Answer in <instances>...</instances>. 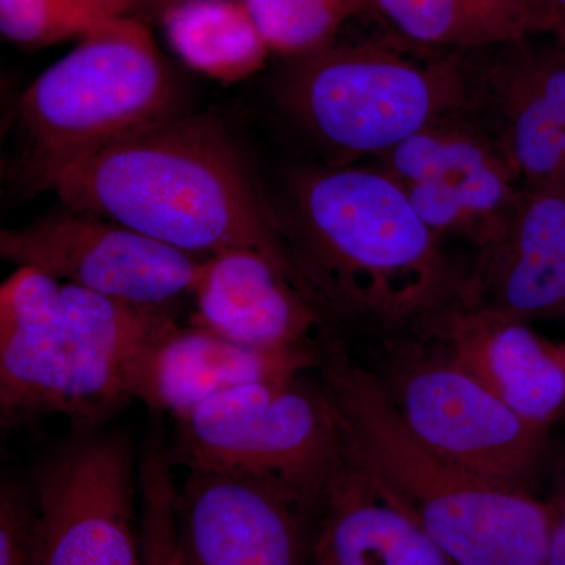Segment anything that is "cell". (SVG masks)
<instances>
[{"label":"cell","instance_id":"6da1fadb","mask_svg":"<svg viewBox=\"0 0 565 565\" xmlns=\"http://www.w3.org/2000/svg\"><path fill=\"white\" fill-rule=\"evenodd\" d=\"M50 191L68 210L200 258L256 250L297 270L282 215L225 126L204 115H178L117 141L58 174Z\"/></svg>","mask_w":565,"mask_h":565},{"label":"cell","instance_id":"7a4b0ae2","mask_svg":"<svg viewBox=\"0 0 565 565\" xmlns=\"http://www.w3.org/2000/svg\"><path fill=\"white\" fill-rule=\"evenodd\" d=\"M321 385L345 452L456 565H546L555 509L525 490L435 455L401 418L384 382L333 341L318 351Z\"/></svg>","mask_w":565,"mask_h":565},{"label":"cell","instance_id":"3957f363","mask_svg":"<svg viewBox=\"0 0 565 565\" xmlns=\"http://www.w3.org/2000/svg\"><path fill=\"white\" fill-rule=\"evenodd\" d=\"M282 221L321 311L388 323L433 313L444 300L448 266L438 236L381 167L294 174Z\"/></svg>","mask_w":565,"mask_h":565},{"label":"cell","instance_id":"277c9868","mask_svg":"<svg viewBox=\"0 0 565 565\" xmlns=\"http://www.w3.org/2000/svg\"><path fill=\"white\" fill-rule=\"evenodd\" d=\"M181 87L143 22L103 17L22 93L21 180L50 191L74 163L178 117Z\"/></svg>","mask_w":565,"mask_h":565},{"label":"cell","instance_id":"5b68a950","mask_svg":"<svg viewBox=\"0 0 565 565\" xmlns=\"http://www.w3.org/2000/svg\"><path fill=\"white\" fill-rule=\"evenodd\" d=\"M404 40L334 44L294 57L278 102L333 163L381 158L427 126L470 109L462 52L423 54Z\"/></svg>","mask_w":565,"mask_h":565},{"label":"cell","instance_id":"8992f818","mask_svg":"<svg viewBox=\"0 0 565 565\" xmlns=\"http://www.w3.org/2000/svg\"><path fill=\"white\" fill-rule=\"evenodd\" d=\"M177 424L173 463L277 482L313 501H321L343 455L326 390L302 375L236 386Z\"/></svg>","mask_w":565,"mask_h":565},{"label":"cell","instance_id":"52a82bcc","mask_svg":"<svg viewBox=\"0 0 565 565\" xmlns=\"http://www.w3.org/2000/svg\"><path fill=\"white\" fill-rule=\"evenodd\" d=\"M136 476L121 435H84L33 478L35 565H143Z\"/></svg>","mask_w":565,"mask_h":565},{"label":"cell","instance_id":"ba28073f","mask_svg":"<svg viewBox=\"0 0 565 565\" xmlns=\"http://www.w3.org/2000/svg\"><path fill=\"white\" fill-rule=\"evenodd\" d=\"M0 255L63 285L154 308H170L192 294L204 263L120 223L68 207L24 228L3 230Z\"/></svg>","mask_w":565,"mask_h":565},{"label":"cell","instance_id":"9c48e42d","mask_svg":"<svg viewBox=\"0 0 565 565\" xmlns=\"http://www.w3.org/2000/svg\"><path fill=\"white\" fill-rule=\"evenodd\" d=\"M388 392L435 455L492 484L530 492L548 427L515 414L448 359L405 367Z\"/></svg>","mask_w":565,"mask_h":565},{"label":"cell","instance_id":"30bf717a","mask_svg":"<svg viewBox=\"0 0 565 565\" xmlns=\"http://www.w3.org/2000/svg\"><path fill=\"white\" fill-rule=\"evenodd\" d=\"M437 236L484 243L523 184L492 132L470 111L422 129L377 158Z\"/></svg>","mask_w":565,"mask_h":565},{"label":"cell","instance_id":"8fae6325","mask_svg":"<svg viewBox=\"0 0 565 565\" xmlns=\"http://www.w3.org/2000/svg\"><path fill=\"white\" fill-rule=\"evenodd\" d=\"M319 503L277 482L188 470L178 489L185 565H308Z\"/></svg>","mask_w":565,"mask_h":565},{"label":"cell","instance_id":"7c38bea8","mask_svg":"<svg viewBox=\"0 0 565 565\" xmlns=\"http://www.w3.org/2000/svg\"><path fill=\"white\" fill-rule=\"evenodd\" d=\"M555 39V36H553ZM534 40L497 47L471 70L470 111L493 134L523 185L565 192V52Z\"/></svg>","mask_w":565,"mask_h":565},{"label":"cell","instance_id":"4fadbf2b","mask_svg":"<svg viewBox=\"0 0 565 565\" xmlns=\"http://www.w3.org/2000/svg\"><path fill=\"white\" fill-rule=\"evenodd\" d=\"M460 305L515 321L565 316V192L523 185L479 245Z\"/></svg>","mask_w":565,"mask_h":565},{"label":"cell","instance_id":"5bb4252c","mask_svg":"<svg viewBox=\"0 0 565 565\" xmlns=\"http://www.w3.org/2000/svg\"><path fill=\"white\" fill-rule=\"evenodd\" d=\"M195 326L255 349L307 345L322 311L294 267L256 250L204 259L193 286Z\"/></svg>","mask_w":565,"mask_h":565},{"label":"cell","instance_id":"9a60e30c","mask_svg":"<svg viewBox=\"0 0 565 565\" xmlns=\"http://www.w3.org/2000/svg\"><path fill=\"white\" fill-rule=\"evenodd\" d=\"M66 393L62 414L95 423L132 399V375L145 351L178 326L170 308L143 307L62 282Z\"/></svg>","mask_w":565,"mask_h":565},{"label":"cell","instance_id":"2e32d148","mask_svg":"<svg viewBox=\"0 0 565 565\" xmlns=\"http://www.w3.org/2000/svg\"><path fill=\"white\" fill-rule=\"evenodd\" d=\"M318 366L308 345L255 349L195 326H177L145 351L131 397L156 412L184 418L204 401L253 382L296 377Z\"/></svg>","mask_w":565,"mask_h":565},{"label":"cell","instance_id":"e0dca14e","mask_svg":"<svg viewBox=\"0 0 565 565\" xmlns=\"http://www.w3.org/2000/svg\"><path fill=\"white\" fill-rule=\"evenodd\" d=\"M448 360L527 422L550 424L565 412V345L527 322L460 305L441 321Z\"/></svg>","mask_w":565,"mask_h":565},{"label":"cell","instance_id":"ac0fdd59","mask_svg":"<svg viewBox=\"0 0 565 565\" xmlns=\"http://www.w3.org/2000/svg\"><path fill=\"white\" fill-rule=\"evenodd\" d=\"M66 364L62 282L33 267H18L0 286L3 426L41 412L62 414Z\"/></svg>","mask_w":565,"mask_h":565},{"label":"cell","instance_id":"d6986e66","mask_svg":"<svg viewBox=\"0 0 565 565\" xmlns=\"http://www.w3.org/2000/svg\"><path fill=\"white\" fill-rule=\"evenodd\" d=\"M308 565H456L343 446L319 503Z\"/></svg>","mask_w":565,"mask_h":565},{"label":"cell","instance_id":"ffe728a7","mask_svg":"<svg viewBox=\"0 0 565 565\" xmlns=\"http://www.w3.org/2000/svg\"><path fill=\"white\" fill-rule=\"evenodd\" d=\"M397 39L433 51L497 50L553 35L548 0H371Z\"/></svg>","mask_w":565,"mask_h":565},{"label":"cell","instance_id":"44dd1931","mask_svg":"<svg viewBox=\"0 0 565 565\" xmlns=\"http://www.w3.org/2000/svg\"><path fill=\"white\" fill-rule=\"evenodd\" d=\"M162 24L182 61L217 81L250 76L270 52L245 0L174 3L163 10Z\"/></svg>","mask_w":565,"mask_h":565},{"label":"cell","instance_id":"7402d4cb","mask_svg":"<svg viewBox=\"0 0 565 565\" xmlns=\"http://www.w3.org/2000/svg\"><path fill=\"white\" fill-rule=\"evenodd\" d=\"M270 52L300 57L329 46L371 0H245Z\"/></svg>","mask_w":565,"mask_h":565},{"label":"cell","instance_id":"603a6c76","mask_svg":"<svg viewBox=\"0 0 565 565\" xmlns=\"http://www.w3.org/2000/svg\"><path fill=\"white\" fill-rule=\"evenodd\" d=\"M172 459L152 444L140 467V545L143 565H185Z\"/></svg>","mask_w":565,"mask_h":565},{"label":"cell","instance_id":"cb8c5ba5","mask_svg":"<svg viewBox=\"0 0 565 565\" xmlns=\"http://www.w3.org/2000/svg\"><path fill=\"white\" fill-rule=\"evenodd\" d=\"M99 20L88 0H0V32L21 46L81 39Z\"/></svg>","mask_w":565,"mask_h":565},{"label":"cell","instance_id":"d4e9b609","mask_svg":"<svg viewBox=\"0 0 565 565\" xmlns=\"http://www.w3.org/2000/svg\"><path fill=\"white\" fill-rule=\"evenodd\" d=\"M0 565H35V505L7 481L0 489Z\"/></svg>","mask_w":565,"mask_h":565},{"label":"cell","instance_id":"484cf974","mask_svg":"<svg viewBox=\"0 0 565 565\" xmlns=\"http://www.w3.org/2000/svg\"><path fill=\"white\" fill-rule=\"evenodd\" d=\"M555 519H553L552 544H550L548 564L565 565V486L552 498Z\"/></svg>","mask_w":565,"mask_h":565},{"label":"cell","instance_id":"4316f807","mask_svg":"<svg viewBox=\"0 0 565 565\" xmlns=\"http://www.w3.org/2000/svg\"><path fill=\"white\" fill-rule=\"evenodd\" d=\"M195 2V0H88L93 13L98 18L120 17L128 13L129 10L140 6H163V9L174 3ZM206 2H226V0H206Z\"/></svg>","mask_w":565,"mask_h":565},{"label":"cell","instance_id":"83f0119b","mask_svg":"<svg viewBox=\"0 0 565 565\" xmlns=\"http://www.w3.org/2000/svg\"><path fill=\"white\" fill-rule=\"evenodd\" d=\"M552 9L555 10L557 18H559V22L565 21V0H548ZM559 25V24H557Z\"/></svg>","mask_w":565,"mask_h":565},{"label":"cell","instance_id":"f1b7e54d","mask_svg":"<svg viewBox=\"0 0 565 565\" xmlns=\"http://www.w3.org/2000/svg\"><path fill=\"white\" fill-rule=\"evenodd\" d=\"M553 36H555L557 43L561 44V47H563L565 52V21L559 22V25H557L555 33H553Z\"/></svg>","mask_w":565,"mask_h":565}]
</instances>
